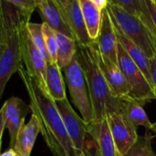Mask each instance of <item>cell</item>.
I'll return each mask as SVG.
<instances>
[{"label":"cell","mask_w":156,"mask_h":156,"mask_svg":"<svg viewBox=\"0 0 156 156\" xmlns=\"http://www.w3.org/2000/svg\"><path fill=\"white\" fill-rule=\"evenodd\" d=\"M80 3L88 34L92 41H96L101 28L102 11L93 4L92 0H80Z\"/></svg>","instance_id":"d6986e66"},{"label":"cell","mask_w":156,"mask_h":156,"mask_svg":"<svg viewBox=\"0 0 156 156\" xmlns=\"http://www.w3.org/2000/svg\"><path fill=\"white\" fill-rule=\"evenodd\" d=\"M5 130V117H4V110L3 108L0 109V148H1V141L3 132Z\"/></svg>","instance_id":"f1b7e54d"},{"label":"cell","mask_w":156,"mask_h":156,"mask_svg":"<svg viewBox=\"0 0 156 156\" xmlns=\"http://www.w3.org/2000/svg\"><path fill=\"white\" fill-rule=\"evenodd\" d=\"M151 131L154 132V133H155V135H156V122H154V123H152V128H151Z\"/></svg>","instance_id":"d6a6232c"},{"label":"cell","mask_w":156,"mask_h":156,"mask_svg":"<svg viewBox=\"0 0 156 156\" xmlns=\"http://www.w3.org/2000/svg\"><path fill=\"white\" fill-rule=\"evenodd\" d=\"M154 135L146 131L144 135H139L134 144L130 148L124 156H156L152 147Z\"/></svg>","instance_id":"603a6c76"},{"label":"cell","mask_w":156,"mask_h":156,"mask_svg":"<svg viewBox=\"0 0 156 156\" xmlns=\"http://www.w3.org/2000/svg\"><path fill=\"white\" fill-rule=\"evenodd\" d=\"M88 134L91 138L90 146L84 149L91 156H120L115 146L107 117L88 124Z\"/></svg>","instance_id":"8fae6325"},{"label":"cell","mask_w":156,"mask_h":156,"mask_svg":"<svg viewBox=\"0 0 156 156\" xmlns=\"http://www.w3.org/2000/svg\"><path fill=\"white\" fill-rule=\"evenodd\" d=\"M111 2L128 14L140 17L141 0H111Z\"/></svg>","instance_id":"4316f807"},{"label":"cell","mask_w":156,"mask_h":156,"mask_svg":"<svg viewBox=\"0 0 156 156\" xmlns=\"http://www.w3.org/2000/svg\"><path fill=\"white\" fill-rule=\"evenodd\" d=\"M98 62L101 72L110 88L112 97L116 99H127L130 96L132 88L119 66L109 58L100 54L98 48Z\"/></svg>","instance_id":"7c38bea8"},{"label":"cell","mask_w":156,"mask_h":156,"mask_svg":"<svg viewBox=\"0 0 156 156\" xmlns=\"http://www.w3.org/2000/svg\"><path fill=\"white\" fill-rule=\"evenodd\" d=\"M92 2L101 11H103L108 6V4H109V1L107 0H92Z\"/></svg>","instance_id":"f546056e"},{"label":"cell","mask_w":156,"mask_h":156,"mask_svg":"<svg viewBox=\"0 0 156 156\" xmlns=\"http://www.w3.org/2000/svg\"><path fill=\"white\" fill-rule=\"evenodd\" d=\"M77 57L83 70L91 102L94 121L104 119L109 112H122L124 99L112 97L98 62V44L78 46Z\"/></svg>","instance_id":"3957f363"},{"label":"cell","mask_w":156,"mask_h":156,"mask_svg":"<svg viewBox=\"0 0 156 156\" xmlns=\"http://www.w3.org/2000/svg\"><path fill=\"white\" fill-rule=\"evenodd\" d=\"M55 104L76 152L78 154L82 152L85 147L86 136L88 134V124L73 110L68 98L61 101H56Z\"/></svg>","instance_id":"30bf717a"},{"label":"cell","mask_w":156,"mask_h":156,"mask_svg":"<svg viewBox=\"0 0 156 156\" xmlns=\"http://www.w3.org/2000/svg\"><path fill=\"white\" fill-rule=\"evenodd\" d=\"M61 16L73 34L78 46H88L90 39L84 22L80 0H54Z\"/></svg>","instance_id":"ba28073f"},{"label":"cell","mask_w":156,"mask_h":156,"mask_svg":"<svg viewBox=\"0 0 156 156\" xmlns=\"http://www.w3.org/2000/svg\"><path fill=\"white\" fill-rule=\"evenodd\" d=\"M117 60L120 69L132 88L129 99L139 101L143 105L149 101L156 100L152 85L148 82L141 69L129 57L119 42Z\"/></svg>","instance_id":"8992f818"},{"label":"cell","mask_w":156,"mask_h":156,"mask_svg":"<svg viewBox=\"0 0 156 156\" xmlns=\"http://www.w3.org/2000/svg\"><path fill=\"white\" fill-rule=\"evenodd\" d=\"M151 64V75H152V83H153V89L155 95L156 99V57L150 59Z\"/></svg>","instance_id":"83f0119b"},{"label":"cell","mask_w":156,"mask_h":156,"mask_svg":"<svg viewBox=\"0 0 156 156\" xmlns=\"http://www.w3.org/2000/svg\"><path fill=\"white\" fill-rule=\"evenodd\" d=\"M37 9L43 19V23L48 25L55 32L61 33L74 39L73 34L64 22L54 0H39Z\"/></svg>","instance_id":"2e32d148"},{"label":"cell","mask_w":156,"mask_h":156,"mask_svg":"<svg viewBox=\"0 0 156 156\" xmlns=\"http://www.w3.org/2000/svg\"><path fill=\"white\" fill-rule=\"evenodd\" d=\"M58 50H57V65L60 69L67 67L78 51V45L75 39L67 37L61 33L56 32Z\"/></svg>","instance_id":"44dd1931"},{"label":"cell","mask_w":156,"mask_h":156,"mask_svg":"<svg viewBox=\"0 0 156 156\" xmlns=\"http://www.w3.org/2000/svg\"><path fill=\"white\" fill-rule=\"evenodd\" d=\"M17 72L28 94L31 112L37 118L40 133L51 153L55 156H77L55 101L23 66Z\"/></svg>","instance_id":"6da1fadb"},{"label":"cell","mask_w":156,"mask_h":156,"mask_svg":"<svg viewBox=\"0 0 156 156\" xmlns=\"http://www.w3.org/2000/svg\"><path fill=\"white\" fill-rule=\"evenodd\" d=\"M5 117V129H7L10 136V148H14L18 131L25 117L31 112L30 106L18 97L9 98L2 106Z\"/></svg>","instance_id":"4fadbf2b"},{"label":"cell","mask_w":156,"mask_h":156,"mask_svg":"<svg viewBox=\"0 0 156 156\" xmlns=\"http://www.w3.org/2000/svg\"><path fill=\"white\" fill-rule=\"evenodd\" d=\"M42 32L43 37L45 39L46 48L50 59V62L57 63V50H58V44H57V37L56 32L46 23L42 22Z\"/></svg>","instance_id":"d4e9b609"},{"label":"cell","mask_w":156,"mask_h":156,"mask_svg":"<svg viewBox=\"0 0 156 156\" xmlns=\"http://www.w3.org/2000/svg\"><path fill=\"white\" fill-rule=\"evenodd\" d=\"M23 18L29 21L32 13L37 7L39 0H8Z\"/></svg>","instance_id":"484cf974"},{"label":"cell","mask_w":156,"mask_h":156,"mask_svg":"<svg viewBox=\"0 0 156 156\" xmlns=\"http://www.w3.org/2000/svg\"><path fill=\"white\" fill-rule=\"evenodd\" d=\"M108 9L112 21L118 26L122 32L134 43L149 59L155 58L156 50L152 36L143 20L138 16L128 14L111 1H109Z\"/></svg>","instance_id":"277c9868"},{"label":"cell","mask_w":156,"mask_h":156,"mask_svg":"<svg viewBox=\"0 0 156 156\" xmlns=\"http://www.w3.org/2000/svg\"><path fill=\"white\" fill-rule=\"evenodd\" d=\"M0 156H16V152L14 151V149L10 148V149L6 150L5 152L1 153V154H0Z\"/></svg>","instance_id":"4dcf8cb0"},{"label":"cell","mask_w":156,"mask_h":156,"mask_svg":"<svg viewBox=\"0 0 156 156\" xmlns=\"http://www.w3.org/2000/svg\"><path fill=\"white\" fill-rule=\"evenodd\" d=\"M0 154H1V148H0Z\"/></svg>","instance_id":"e575fe53"},{"label":"cell","mask_w":156,"mask_h":156,"mask_svg":"<svg viewBox=\"0 0 156 156\" xmlns=\"http://www.w3.org/2000/svg\"><path fill=\"white\" fill-rule=\"evenodd\" d=\"M140 18L148 28L156 50V6L153 0H141Z\"/></svg>","instance_id":"7402d4cb"},{"label":"cell","mask_w":156,"mask_h":156,"mask_svg":"<svg viewBox=\"0 0 156 156\" xmlns=\"http://www.w3.org/2000/svg\"><path fill=\"white\" fill-rule=\"evenodd\" d=\"M77 156H91L88 152H87V150H83L82 152H80V153H79L78 154H77Z\"/></svg>","instance_id":"1f68e13d"},{"label":"cell","mask_w":156,"mask_h":156,"mask_svg":"<svg viewBox=\"0 0 156 156\" xmlns=\"http://www.w3.org/2000/svg\"><path fill=\"white\" fill-rule=\"evenodd\" d=\"M122 112L134 126H144L146 131H151L152 122H150L144 109V105L141 102L129 98L124 99Z\"/></svg>","instance_id":"ffe728a7"},{"label":"cell","mask_w":156,"mask_h":156,"mask_svg":"<svg viewBox=\"0 0 156 156\" xmlns=\"http://www.w3.org/2000/svg\"><path fill=\"white\" fill-rule=\"evenodd\" d=\"M153 2H154V4L155 5V6H156V0H153Z\"/></svg>","instance_id":"836d02e7"},{"label":"cell","mask_w":156,"mask_h":156,"mask_svg":"<svg viewBox=\"0 0 156 156\" xmlns=\"http://www.w3.org/2000/svg\"><path fill=\"white\" fill-rule=\"evenodd\" d=\"M28 24V23H27ZM24 24L20 28V47L22 61L27 68V73L36 80L38 85L47 92L46 73L48 61L33 43L28 33L27 25Z\"/></svg>","instance_id":"52a82bcc"},{"label":"cell","mask_w":156,"mask_h":156,"mask_svg":"<svg viewBox=\"0 0 156 156\" xmlns=\"http://www.w3.org/2000/svg\"><path fill=\"white\" fill-rule=\"evenodd\" d=\"M111 133L120 156H124L138 138L137 127L122 112H109L106 115Z\"/></svg>","instance_id":"9c48e42d"},{"label":"cell","mask_w":156,"mask_h":156,"mask_svg":"<svg viewBox=\"0 0 156 156\" xmlns=\"http://www.w3.org/2000/svg\"><path fill=\"white\" fill-rule=\"evenodd\" d=\"M113 22V21H112ZM116 36L118 42L121 44V46L123 48V49L126 51V53L129 55V57L133 60V62L138 66V68L141 69L148 82L152 85V75H151V64H150V59L144 55V53L134 44L122 32V30L118 27V26L113 22Z\"/></svg>","instance_id":"e0dca14e"},{"label":"cell","mask_w":156,"mask_h":156,"mask_svg":"<svg viewBox=\"0 0 156 156\" xmlns=\"http://www.w3.org/2000/svg\"><path fill=\"white\" fill-rule=\"evenodd\" d=\"M39 133V123L32 114L29 122L27 124L23 122L18 131L14 148H12L16 152V156H30Z\"/></svg>","instance_id":"9a60e30c"},{"label":"cell","mask_w":156,"mask_h":156,"mask_svg":"<svg viewBox=\"0 0 156 156\" xmlns=\"http://www.w3.org/2000/svg\"><path fill=\"white\" fill-rule=\"evenodd\" d=\"M27 23L8 0H0V100L8 80L22 67L20 28Z\"/></svg>","instance_id":"7a4b0ae2"},{"label":"cell","mask_w":156,"mask_h":156,"mask_svg":"<svg viewBox=\"0 0 156 156\" xmlns=\"http://www.w3.org/2000/svg\"><path fill=\"white\" fill-rule=\"evenodd\" d=\"M28 33L30 35V37L33 41V43L36 45V47L38 48V50L41 52V54L44 56L45 59L48 62H50L46 45H45V39L43 37V32H42V23H32L29 22L27 25Z\"/></svg>","instance_id":"cb8c5ba5"},{"label":"cell","mask_w":156,"mask_h":156,"mask_svg":"<svg viewBox=\"0 0 156 156\" xmlns=\"http://www.w3.org/2000/svg\"><path fill=\"white\" fill-rule=\"evenodd\" d=\"M63 70L72 102L79 110L83 121L87 124H90L94 122L93 112L86 79L77 54Z\"/></svg>","instance_id":"5b68a950"},{"label":"cell","mask_w":156,"mask_h":156,"mask_svg":"<svg viewBox=\"0 0 156 156\" xmlns=\"http://www.w3.org/2000/svg\"><path fill=\"white\" fill-rule=\"evenodd\" d=\"M46 86L47 93L50 98L56 101H61L67 98L65 82L61 69L54 62H48L46 73Z\"/></svg>","instance_id":"ac0fdd59"},{"label":"cell","mask_w":156,"mask_h":156,"mask_svg":"<svg viewBox=\"0 0 156 156\" xmlns=\"http://www.w3.org/2000/svg\"><path fill=\"white\" fill-rule=\"evenodd\" d=\"M96 41L100 54L118 65V39L108 6L102 11L101 28Z\"/></svg>","instance_id":"5bb4252c"}]
</instances>
